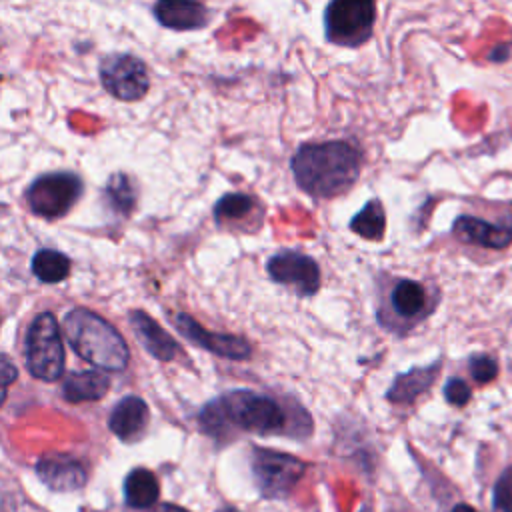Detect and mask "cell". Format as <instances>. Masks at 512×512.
Wrapping results in <instances>:
<instances>
[{
	"instance_id": "cell-1",
	"label": "cell",
	"mask_w": 512,
	"mask_h": 512,
	"mask_svg": "<svg viewBox=\"0 0 512 512\" xmlns=\"http://www.w3.org/2000/svg\"><path fill=\"white\" fill-rule=\"evenodd\" d=\"M290 168L296 184L314 198H334L348 192L362 170V150L348 140L306 142Z\"/></svg>"
},
{
	"instance_id": "cell-2",
	"label": "cell",
	"mask_w": 512,
	"mask_h": 512,
	"mask_svg": "<svg viewBox=\"0 0 512 512\" xmlns=\"http://www.w3.org/2000/svg\"><path fill=\"white\" fill-rule=\"evenodd\" d=\"M64 334L78 356L104 370H124L128 346L120 332L102 316L86 308H74L64 318Z\"/></svg>"
},
{
	"instance_id": "cell-3",
	"label": "cell",
	"mask_w": 512,
	"mask_h": 512,
	"mask_svg": "<svg viewBox=\"0 0 512 512\" xmlns=\"http://www.w3.org/2000/svg\"><path fill=\"white\" fill-rule=\"evenodd\" d=\"M376 24V0H330L324 8L326 40L358 48L372 38Z\"/></svg>"
},
{
	"instance_id": "cell-4",
	"label": "cell",
	"mask_w": 512,
	"mask_h": 512,
	"mask_svg": "<svg viewBox=\"0 0 512 512\" xmlns=\"http://www.w3.org/2000/svg\"><path fill=\"white\" fill-rule=\"evenodd\" d=\"M84 192V182L76 172L56 170L34 178L26 192L28 210L40 218L56 220L72 210Z\"/></svg>"
},
{
	"instance_id": "cell-5",
	"label": "cell",
	"mask_w": 512,
	"mask_h": 512,
	"mask_svg": "<svg viewBox=\"0 0 512 512\" xmlns=\"http://www.w3.org/2000/svg\"><path fill=\"white\" fill-rule=\"evenodd\" d=\"M28 372L44 382H54L64 372V346L54 314L42 312L30 324L26 336Z\"/></svg>"
},
{
	"instance_id": "cell-6",
	"label": "cell",
	"mask_w": 512,
	"mask_h": 512,
	"mask_svg": "<svg viewBox=\"0 0 512 512\" xmlns=\"http://www.w3.org/2000/svg\"><path fill=\"white\" fill-rule=\"evenodd\" d=\"M228 426L248 432H276L284 426V412L278 402L250 390H236L218 398Z\"/></svg>"
},
{
	"instance_id": "cell-7",
	"label": "cell",
	"mask_w": 512,
	"mask_h": 512,
	"mask_svg": "<svg viewBox=\"0 0 512 512\" xmlns=\"http://www.w3.org/2000/svg\"><path fill=\"white\" fill-rule=\"evenodd\" d=\"M102 88L122 102H138L150 90L148 66L130 52L106 54L98 64Z\"/></svg>"
},
{
	"instance_id": "cell-8",
	"label": "cell",
	"mask_w": 512,
	"mask_h": 512,
	"mask_svg": "<svg viewBox=\"0 0 512 512\" xmlns=\"http://www.w3.org/2000/svg\"><path fill=\"white\" fill-rule=\"evenodd\" d=\"M304 474V462L276 450H256L252 476L264 498H284Z\"/></svg>"
},
{
	"instance_id": "cell-9",
	"label": "cell",
	"mask_w": 512,
	"mask_h": 512,
	"mask_svg": "<svg viewBox=\"0 0 512 512\" xmlns=\"http://www.w3.org/2000/svg\"><path fill=\"white\" fill-rule=\"evenodd\" d=\"M174 326L178 328V332L182 336H186L190 342H194L196 346L230 358V360H246L250 356V344L240 338V336H232V334H216V332H208L204 326H200L194 318H190L184 312H178L172 316Z\"/></svg>"
},
{
	"instance_id": "cell-10",
	"label": "cell",
	"mask_w": 512,
	"mask_h": 512,
	"mask_svg": "<svg viewBox=\"0 0 512 512\" xmlns=\"http://www.w3.org/2000/svg\"><path fill=\"white\" fill-rule=\"evenodd\" d=\"M268 274L280 282L294 286L300 294H314L320 286L318 264L298 252H282L270 258Z\"/></svg>"
},
{
	"instance_id": "cell-11",
	"label": "cell",
	"mask_w": 512,
	"mask_h": 512,
	"mask_svg": "<svg viewBox=\"0 0 512 512\" xmlns=\"http://www.w3.org/2000/svg\"><path fill=\"white\" fill-rule=\"evenodd\" d=\"M152 14L160 26L176 32L202 30L210 22V10L202 0H156Z\"/></svg>"
},
{
	"instance_id": "cell-12",
	"label": "cell",
	"mask_w": 512,
	"mask_h": 512,
	"mask_svg": "<svg viewBox=\"0 0 512 512\" xmlns=\"http://www.w3.org/2000/svg\"><path fill=\"white\" fill-rule=\"evenodd\" d=\"M38 478L52 490H78L86 482V472L80 462L68 456H44L36 464Z\"/></svg>"
},
{
	"instance_id": "cell-13",
	"label": "cell",
	"mask_w": 512,
	"mask_h": 512,
	"mask_svg": "<svg viewBox=\"0 0 512 512\" xmlns=\"http://www.w3.org/2000/svg\"><path fill=\"white\" fill-rule=\"evenodd\" d=\"M454 234L470 244H478L484 248H506L512 242V228L502 224H492L474 216H460L452 226Z\"/></svg>"
},
{
	"instance_id": "cell-14",
	"label": "cell",
	"mask_w": 512,
	"mask_h": 512,
	"mask_svg": "<svg viewBox=\"0 0 512 512\" xmlns=\"http://www.w3.org/2000/svg\"><path fill=\"white\" fill-rule=\"evenodd\" d=\"M130 324H132L136 336L140 338V342L144 344V348L154 358H158L162 362L174 360V356L178 354V344L152 316H148L142 310H134V312H130Z\"/></svg>"
},
{
	"instance_id": "cell-15",
	"label": "cell",
	"mask_w": 512,
	"mask_h": 512,
	"mask_svg": "<svg viewBox=\"0 0 512 512\" xmlns=\"http://www.w3.org/2000/svg\"><path fill=\"white\" fill-rule=\"evenodd\" d=\"M148 416L150 414H148L146 402L142 398L128 396L114 406V410L108 418V426L118 438L130 442V440H136L144 432V428L148 424Z\"/></svg>"
},
{
	"instance_id": "cell-16",
	"label": "cell",
	"mask_w": 512,
	"mask_h": 512,
	"mask_svg": "<svg viewBox=\"0 0 512 512\" xmlns=\"http://www.w3.org/2000/svg\"><path fill=\"white\" fill-rule=\"evenodd\" d=\"M440 364H432V366H424V368H412L404 374H400L394 384L390 386L386 398L396 402V404H406V402H414L422 392H426L438 372Z\"/></svg>"
},
{
	"instance_id": "cell-17",
	"label": "cell",
	"mask_w": 512,
	"mask_h": 512,
	"mask_svg": "<svg viewBox=\"0 0 512 512\" xmlns=\"http://www.w3.org/2000/svg\"><path fill=\"white\" fill-rule=\"evenodd\" d=\"M110 388V380L106 374L98 370H82L72 372L64 380V398L68 402H88L102 398Z\"/></svg>"
},
{
	"instance_id": "cell-18",
	"label": "cell",
	"mask_w": 512,
	"mask_h": 512,
	"mask_svg": "<svg viewBox=\"0 0 512 512\" xmlns=\"http://www.w3.org/2000/svg\"><path fill=\"white\" fill-rule=\"evenodd\" d=\"M102 198L114 214L130 216L132 210L136 208V198H138V188L134 178L126 172L110 174V178L104 184Z\"/></svg>"
},
{
	"instance_id": "cell-19",
	"label": "cell",
	"mask_w": 512,
	"mask_h": 512,
	"mask_svg": "<svg viewBox=\"0 0 512 512\" xmlns=\"http://www.w3.org/2000/svg\"><path fill=\"white\" fill-rule=\"evenodd\" d=\"M160 486L148 468H134L124 480V498L132 508H150L156 504Z\"/></svg>"
},
{
	"instance_id": "cell-20",
	"label": "cell",
	"mask_w": 512,
	"mask_h": 512,
	"mask_svg": "<svg viewBox=\"0 0 512 512\" xmlns=\"http://www.w3.org/2000/svg\"><path fill=\"white\" fill-rule=\"evenodd\" d=\"M350 228L366 238V240H380L386 230V214L380 200H368L360 212L350 220Z\"/></svg>"
},
{
	"instance_id": "cell-21",
	"label": "cell",
	"mask_w": 512,
	"mask_h": 512,
	"mask_svg": "<svg viewBox=\"0 0 512 512\" xmlns=\"http://www.w3.org/2000/svg\"><path fill=\"white\" fill-rule=\"evenodd\" d=\"M32 272L36 274L38 280L48 282V284H56L60 280H64L70 272V260L68 256H64L58 250H38L32 258Z\"/></svg>"
},
{
	"instance_id": "cell-22",
	"label": "cell",
	"mask_w": 512,
	"mask_h": 512,
	"mask_svg": "<svg viewBox=\"0 0 512 512\" xmlns=\"http://www.w3.org/2000/svg\"><path fill=\"white\" fill-rule=\"evenodd\" d=\"M256 208V198L244 192H230L224 194L216 206H214V218L218 222H232V220H242L252 214Z\"/></svg>"
},
{
	"instance_id": "cell-23",
	"label": "cell",
	"mask_w": 512,
	"mask_h": 512,
	"mask_svg": "<svg viewBox=\"0 0 512 512\" xmlns=\"http://www.w3.org/2000/svg\"><path fill=\"white\" fill-rule=\"evenodd\" d=\"M426 302L424 288L418 282L412 280H402L396 284L392 292V304L400 316H416L422 312Z\"/></svg>"
},
{
	"instance_id": "cell-24",
	"label": "cell",
	"mask_w": 512,
	"mask_h": 512,
	"mask_svg": "<svg viewBox=\"0 0 512 512\" xmlns=\"http://www.w3.org/2000/svg\"><path fill=\"white\" fill-rule=\"evenodd\" d=\"M492 512H512V466H508L494 484Z\"/></svg>"
},
{
	"instance_id": "cell-25",
	"label": "cell",
	"mask_w": 512,
	"mask_h": 512,
	"mask_svg": "<svg viewBox=\"0 0 512 512\" xmlns=\"http://www.w3.org/2000/svg\"><path fill=\"white\" fill-rule=\"evenodd\" d=\"M470 372L476 382H490L498 374V366L490 356L480 354L470 360Z\"/></svg>"
},
{
	"instance_id": "cell-26",
	"label": "cell",
	"mask_w": 512,
	"mask_h": 512,
	"mask_svg": "<svg viewBox=\"0 0 512 512\" xmlns=\"http://www.w3.org/2000/svg\"><path fill=\"white\" fill-rule=\"evenodd\" d=\"M444 394H446V400L454 406H464L470 400V388L462 380L448 382L446 388H444Z\"/></svg>"
},
{
	"instance_id": "cell-27",
	"label": "cell",
	"mask_w": 512,
	"mask_h": 512,
	"mask_svg": "<svg viewBox=\"0 0 512 512\" xmlns=\"http://www.w3.org/2000/svg\"><path fill=\"white\" fill-rule=\"evenodd\" d=\"M18 378V370L6 354H0V392Z\"/></svg>"
},
{
	"instance_id": "cell-28",
	"label": "cell",
	"mask_w": 512,
	"mask_h": 512,
	"mask_svg": "<svg viewBox=\"0 0 512 512\" xmlns=\"http://www.w3.org/2000/svg\"><path fill=\"white\" fill-rule=\"evenodd\" d=\"M150 512H188V510L182 506H176V504H156V506H152Z\"/></svg>"
},
{
	"instance_id": "cell-29",
	"label": "cell",
	"mask_w": 512,
	"mask_h": 512,
	"mask_svg": "<svg viewBox=\"0 0 512 512\" xmlns=\"http://www.w3.org/2000/svg\"><path fill=\"white\" fill-rule=\"evenodd\" d=\"M452 512H478V510L472 508V506H468V504H456V506L452 508Z\"/></svg>"
},
{
	"instance_id": "cell-30",
	"label": "cell",
	"mask_w": 512,
	"mask_h": 512,
	"mask_svg": "<svg viewBox=\"0 0 512 512\" xmlns=\"http://www.w3.org/2000/svg\"><path fill=\"white\" fill-rule=\"evenodd\" d=\"M220 512H238V510H220Z\"/></svg>"
}]
</instances>
